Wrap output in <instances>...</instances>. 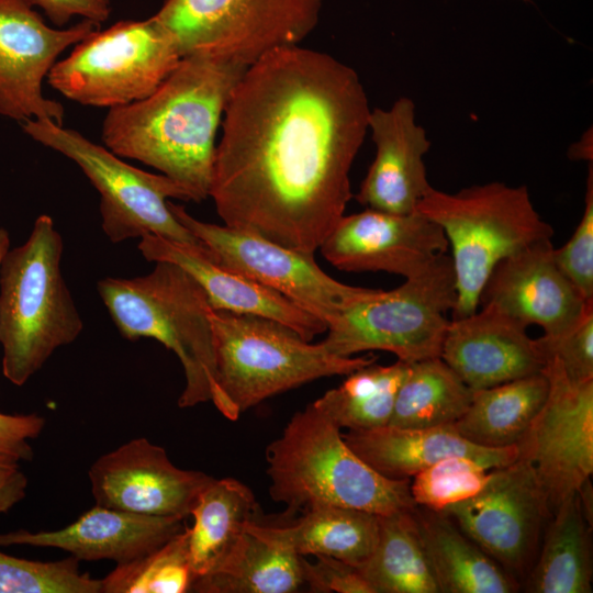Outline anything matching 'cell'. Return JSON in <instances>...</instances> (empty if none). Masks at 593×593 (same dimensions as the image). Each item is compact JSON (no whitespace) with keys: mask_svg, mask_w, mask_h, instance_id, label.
Instances as JSON below:
<instances>
[{"mask_svg":"<svg viewBox=\"0 0 593 593\" xmlns=\"http://www.w3.org/2000/svg\"><path fill=\"white\" fill-rule=\"evenodd\" d=\"M370 104L329 54L277 48L249 65L226 104L210 197L224 225L306 254L350 201Z\"/></svg>","mask_w":593,"mask_h":593,"instance_id":"obj_1","label":"cell"},{"mask_svg":"<svg viewBox=\"0 0 593 593\" xmlns=\"http://www.w3.org/2000/svg\"><path fill=\"white\" fill-rule=\"evenodd\" d=\"M247 67L205 55L181 57L149 96L109 110L101 131L105 147L157 169L183 187L191 201L205 200L216 132Z\"/></svg>","mask_w":593,"mask_h":593,"instance_id":"obj_2","label":"cell"},{"mask_svg":"<svg viewBox=\"0 0 593 593\" xmlns=\"http://www.w3.org/2000/svg\"><path fill=\"white\" fill-rule=\"evenodd\" d=\"M266 461L269 495L288 513L334 505L388 515L417 506L411 480L389 479L372 469L312 403L295 412L268 445Z\"/></svg>","mask_w":593,"mask_h":593,"instance_id":"obj_3","label":"cell"},{"mask_svg":"<svg viewBox=\"0 0 593 593\" xmlns=\"http://www.w3.org/2000/svg\"><path fill=\"white\" fill-rule=\"evenodd\" d=\"M64 243L53 219L37 216L26 242L0 264L2 373L22 387L83 322L61 272Z\"/></svg>","mask_w":593,"mask_h":593,"instance_id":"obj_4","label":"cell"},{"mask_svg":"<svg viewBox=\"0 0 593 593\" xmlns=\"http://www.w3.org/2000/svg\"><path fill=\"white\" fill-rule=\"evenodd\" d=\"M216 394L213 404L236 421L264 400L321 378L347 376L377 357H342L266 317L212 310Z\"/></svg>","mask_w":593,"mask_h":593,"instance_id":"obj_5","label":"cell"},{"mask_svg":"<svg viewBox=\"0 0 593 593\" xmlns=\"http://www.w3.org/2000/svg\"><path fill=\"white\" fill-rule=\"evenodd\" d=\"M155 264L145 276L99 280V295L124 338H153L179 358L186 377L179 407L213 402L215 357L208 296L180 266Z\"/></svg>","mask_w":593,"mask_h":593,"instance_id":"obj_6","label":"cell"},{"mask_svg":"<svg viewBox=\"0 0 593 593\" xmlns=\"http://www.w3.org/2000/svg\"><path fill=\"white\" fill-rule=\"evenodd\" d=\"M416 211L441 227L456 277L452 318L478 311L494 267L527 245L553 236L525 186L491 181L448 193L435 188Z\"/></svg>","mask_w":593,"mask_h":593,"instance_id":"obj_7","label":"cell"},{"mask_svg":"<svg viewBox=\"0 0 593 593\" xmlns=\"http://www.w3.org/2000/svg\"><path fill=\"white\" fill-rule=\"evenodd\" d=\"M456 301L452 261L441 254L395 289L379 290L344 310L321 344L342 357L370 350L392 353L407 363L440 357L447 313Z\"/></svg>","mask_w":593,"mask_h":593,"instance_id":"obj_8","label":"cell"},{"mask_svg":"<svg viewBox=\"0 0 593 593\" xmlns=\"http://www.w3.org/2000/svg\"><path fill=\"white\" fill-rule=\"evenodd\" d=\"M25 134L76 163L100 194L101 227L112 243L152 234L169 239L214 261L209 248L171 213L170 198L191 201L188 191L169 177L124 163L109 148L53 121L21 122Z\"/></svg>","mask_w":593,"mask_h":593,"instance_id":"obj_9","label":"cell"},{"mask_svg":"<svg viewBox=\"0 0 593 593\" xmlns=\"http://www.w3.org/2000/svg\"><path fill=\"white\" fill-rule=\"evenodd\" d=\"M180 59L174 38L152 15L93 32L56 61L46 79L75 102L112 109L149 96Z\"/></svg>","mask_w":593,"mask_h":593,"instance_id":"obj_10","label":"cell"},{"mask_svg":"<svg viewBox=\"0 0 593 593\" xmlns=\"http://www.w3.org/2000/svg\"><path fill=\"white\" fill-rule=\"evenodd\" d=\"M324 0H164L155 19L181 57L205 55L249 66L300 45L316 27Z\"/></svg>","mask_w":593,"mask_h":593,"instance_id":"obj_11","label":"cell"},{"mask_svg":"<svg viewBox=\"0 0 593 593\" xmlns=\"http://www.w3.org/2000/svg\"><path fill=\"white\" fill-rule=\"evenodd\" d=\"M168 206L178 222L209 248L217 265L281 293L320 317L327 327L344 310L380 290L335 280L321 269L313 254L197 220L171 201Z\"/></svg>","mask_w":593,"mask_h":593,"instance_id":"obj_12","label":"cell"},{"mask_svg":"<svg viewBox=\"0 0 593 593\" xmlns=\"http://www.w3.org/2000/svg\"><path fill=\"white\" fill-rule=\"evenodd\" d=\"M542 372L549 381L547 398L515 446L552 515L593 473V379L571 380L555 358Z\"/></svg>","mask_w":593,"mask_h":593,"instance_id":"obj_13","label":"cell"},{"mask_svg":"<svg viewBox=\"0 0 593 593\" xmlns=\"http://www.w3.org/2000/svg\"><path fill=\"white\" fill-rule=\"evenodd\" d=\"M441 512L516 581L530 570L552 516L532 467L519 458L491 469L478 494Z\"/></svg>","mask_w":593,"mask_h":593,"instance_id":"obj_14","label":"cell"},{"mask_svg":"<svg viewBox=\"0 0 593 593\" xmlns=\"http://www.w3.org/2000/svg\"><path fill=\"white\" fill-rule=\"evenodd\" d=\"M98 30L90 20L54 29L25 0H0V115L63 125L64 107L43 94V81L63 52Z\"/></svg>","mask_w":593,"mask_h":593,"instance_id":"obj_15","label":"cell"},{"mask_svg":"<svg viewBox=\"0 0 593 593\" xmlns=\"http://www.w3.org/2000/svg\"><path fill=\"white\" fill-rule=\"evenodd\" d=\"M97 505L150 516L190 515L209 474L175 466L166 450L134 438L100 456L90 467Z\"/></svg>","mask_w":593,"mask_h":593,"instance_id":"obj_16","label":"cell"},{"mask_svg":"<svg viewBox=\"0 0 593 593\" xmlns=\"http://www.w3.org/2000/svg\"><path fill=\"white\" fill-rule=\"evenodd\" d=\"M448 248L441 227L417 211L396 214L366 208L344 215L318 249L343 271L409 278Z\"/></svg>","mask_w":593,"mask_h":593,"instance_id":"obj_17","label":"cell"},{"mask_svg":"<svg viewBox=\"0 0 593 593\" xmlns=\"http://www.w3.org/2000/svg\"><path fill=\"white\" fill-rule=\"evenodd\" d=\"M551 238L534 242L501 260L480 295L526 326L538 325L545 335L559 334L593 305L583 299L553 258Z\"/></svg>","mask_w":593,"mask_h":593,"instance_id":"obj_18","label":"cell"},{"mask_svg":"<svg viewBox=\"0 0 593 593\" xmlns=\"http://www.w3.org/2000/svg\"><path fill=\"white\" fill-rule=\"evenodd\" d=\"M368 131L376 155L356 200L365 208L389 213L416 211L433 187L424 163L430 141L416 122L414 101L401 97L388 109H371Z\"/></svg>","mask_w":593,"mask_h":593,"instance_id":"obj_19","label":"cell"},{"mask_svg":"<svg viewBox=\"0 0 593 593\" xmlns=\"http://www.w3.org/2000/svg\"><path fill=\"white\" fill-rule=\"evenodd\" d=\"M522 322L492 304L449 321L440 358L471 389L541 372L546 362Z\"/></svg>","mask_w":593,"mask_h":593,"instance_id":"obj_20","label":"cell"},{"mask_svg":"<svg viewBox=\"0 0 593 593\" xmlns=\"http://www.w3.org/2000/svg\"><path fill=\"white\" fill-rule=\"evenodd\" d=\"M184 518L150 516L94 505L74 523L56 529H18L0 534V546L61 549L85 561L131 562L155 550L184 529Z\"/></svg>","mask_w":593,"mask_h":593,"instance_id":"obj_21","label":"cell"},{"mask_svg":"<svg viewBox=\"0 0 593 593\" xmlns=\"http://www.w3.org/2000/svg\"><path fill=\"white\" fill-rule=\"evenodd\" d=\"M138 249L148 261L172 262L189 272L203 288L212 310L273 320L307 342L327 331L324 321L281 293L169 239L148 234L141 237Z\"/></svg>","mask_w":593,"mask_h":593,"instance_id":"obj_22","label":"cell"},{"mask_svg":"<svg viewBox=\"0 0 593 593\" xmlns=\"http://www.w3.org/2000/svg\"><path fill=\"white\" fill-rule=\"evenodd\" d=\"M346 444L367 465L393 480H411L435 462L450 457L472 458L489 470L516 460V446L483 447L468 441L454 425L400 428L391 425L342 433Z\"/></svg>","mask_w":593,"mask_h":593,"instance_id":"obj_23","label":"cell"},{"mask_svg":"<svg viewBox=\"0 0 593 593\" xmlns=\"http://www.w3.org/2000/svg\"><path fill=\"white\" fill-rule=\"evenodd\" d=\"M246 529L298 556H327L359 568L372 555L379 515L334 505L311 507L287 526H265L255 519Z\"/></svg>","mask_w":593,"mask_h":593,"instance_id":"obj_24","label":"cell"},{"mask_svg":"<svg viewBox=\"0 0 593 593\" xmlns=\"http://www.w3.org/2000/svg\"><path fill=\"white\" fill-rule=\"evenodd\" d=\"M422 545L440 593H513L517 581L444 512L416 506Z\"/></svg>","mask_w":593,"mask_h":593,"instance_id":"obj_25","label":"cell"},{"mask_svg":"<svg viewBox=\"0 0 593 593\" xmlns=\"http://www.w3.org/2000/svg\"><path fill=\"white\" fill-rule=\"evenodd\" d=\"M526 575L530 593H591V529L578 491L552 514Z\"/></svg>","mask_w":593,"mask_h":593,"instance_id":"obj_26","label":"cell"},{"mask_svg":"<svg viewBox=\"0 0 593 593\" xmlns=\"http://www.w3.org/2000/svg\"><path fill=\"white\" fill-rule=\"evenodd\" d=\"M253 491L234 478L212 479L199 494L190 515L189 559L194 580L215 570L255 519Z\"/></svg>","mask_w":593,"mask_h":593,"instance_id":"obj_27","label":"cell"},{"mask_svg":"<svg viewBox=\"0 0 593 593\" xmlns=\"http://www.w3.org/2000/svg\"><path fill=\"white\" fill-rule=\"evenodd\" d=\"M548 390L549 381L542 371L472 390L470 404L454 427L479 446H515L541 409Z\"/></svg>","mask_w":593,"mask_h":593,"instance_id":"obj_28","label":"cell"},{"mask_svg":"<svg viewBox=\"0 0 593 593\" xmlns=\"http://www.w3.org/2000/svg\"><path fill=\"white\" fill-rule=\"evenodd\" d=\"M301 558L246 529L215 570L193 581L191 592H296L304 584Z\"/></svg>","mask_w":593,"mask_h":593,"instance_id":"obj_29","label":"cell"},{"mask_svg":"<svg viewBox=\"0 0 593 593\" xmlns=\"http://www.w3.org/2000/svg\"><path fill=\"white\" fill-rule=\"evenodd\" d=\"M372 593H440L428 564L414 510L379 515V536L358 568Z\"/></svg>","mask_w":593,"mask_h":593,"instance_id":"obj_30","label":"cell"},{"mask_svg":"<svg viewBox=\"0 0 593 593\" xmlns=\"http://www.w3.org/2000/svg\"><path fill=\"white\" fill-rule=\"evenodd\" d=\"M472 390L440 358L409 363L389 425L429 428L454 425L467 411Z\"/></svg>","mask_w":593,"mask_h":593,"instance_id":"obj_31","label":"cell"},{"mask_svg":"<svg viewBox=\"0 0 593 593\" xmlns=\"http://www.w3.org/2000/svg\"><path fill=\"white\" fill-rule=\"evenodd\" d=\"M407 370L409 363L401 360L389 366L372 362L347 374L338 387L326 391L312 405L340 429L387 426Z\"/></svg>","mask_w":593,"mask_h":593,"instance_id":"obj_32","label":"cell"},{"mask_svg":"<svg viewBox=\"0 0 593 593\" xmlns=\"http://www.w3.org/2000/svg\"><path fill=\"white\" fill-rule=\"evenodd\" d=\"M101 581V593L191 592L194 575L189 559L188 530L155 550L116 567Z\"/></svg>","mask_w":593,"mask_h":593,"instance_id":"obj_33","label":"cell"},{"mask_svg":"<svg viewBox=\"0 0 593 593\" xmlns=\"http://www.w3.org/2000/svg\"><path fill=\"white\" fill-rule=\"evenodd\" d=\"M0 593H101V581L80 571L71 556L34 561L0 551Z\"/></svg>","mask_w":593,"mask_h":593,"instance_id":"obj_34","label":"cell"},{"mask_svg":"<svg viewBox=\"0 0 593 593\" xmlns=\"http://www.w3.org/2000/svg\"><path fill=\"white\" fill-rule=\"evenodd\" d=\"M489 469L465 456H450L414 475L410 491L417 506L441 512L478 494L486 484Z\"/></svg>","mask_w":593,"mask_h":593,"instance_id":"obj_35","label":"cell"},{"mask_svg":"<svg viewBox=\"0 0 593 593\" xmlns=\"http://www.w3.org/2000/svg\"><path fill=\"white\" fill-rule=\"evenodd\" d=\"M584 211L569 240L553 248V258L583 299L593 302V167L590 163Z\"/></svg>","mask_w":593,"mask_h":593,"instance_id":"obj_36","label":"cell"},{"mask_svg":"<svg viewBox=\"0 0 593 593\" xmlns=\"http://www.w3.org/2000/svg\"><path fill=\"white\" fill-rule=\"evenodd\" d=\"M535 339L545 362L557 359L573 381L593 379V305L568 329Z\"/></svg>","mask_w":593,"mask_h":593,"instance_id":"obj_37","label":"cell"},{"mask_svg":"<svg viewBox=\"0 0 593 593\" xmlns=\"http://www.w3.org/2000/svg\"><path fill=\"white\" fill-rule=\"evenodd\" d=\"M301 558L303 581L312 592L372 593L357 567L327 556Z\"/></svg>","mask_w":593,"mask_h":593,"instance_id":"obj_38","label":"cell"},{"mask_svg":"<svg viewBox=\"0 0 593 593\" xmlns=\"http://www.w3.org/2000/svg\"><path fill=\"white\" fill-rule=\"evenodd\" d=\"M45 427V418L37 413L8 414L0 412V457L30 461L34 451L31 440Z\"/></svg>","mask_w":593,"mask_h":593,"instance_id":"obj_39","label":"cell"},{"mask_svg":"<svg viewBox=\"0 0 593 593\" xmlns=\"http://www.w3.org/2000/svg\"><path fill=\"white\" fill-rule=\"evenodd\" d=\"M32 7L41 8L56 25L63 26L74 16H81L96 23L110 15V3L102 0H25Z\"/></svg>","mask_w":593,"mask_h":593,"instance_id":"obj_40","label":"cell"},{"mask_svg":"<svg viewBox=\"0 0 593 593\" xmlns=\"http://www.w3.org/2000/svg\"><path fill=\"white\" fill-rule=\"evenodd\" d=\"M27 478L20 462L0 457V514L21 502L26 494Z\"/></svg>","mask_w":593,"mask_h":593,"instance_id":"obj_41","label":"cell"},{"mask_svg":"<svg viewBox=\"0 0 593 593\" xmlns=\"http://www.w3.org/2000/svg\"><path fill=\"white\" fill-rule=\"evenodd\" d=\"M569 156L572 159L592 161V130L590 128L581 139L570 147Z\"/></svg>","mask_w":593,"mask_h":593,"instance_id":"obj_42","label":"cell"},{"mask_svg":"<svg viewBox=\"0 0 593 593\" xmlns=\"http://www.w3.org/2000/svg\"><path fill=\"white\" fill-rule=\"evenodd\" d=\"M9 248H10L9 233L5 228L0 227V264Z\"/></svg>","mask_w":593,"mask_h":593,"instance_id":"obj_43","label":"cell"},{"mask_svg":"<svg viewBox=\"0 0 593 593\" xmlns=\"http://www.w3.org/2000/svg\"><path fill=\"white\" fill-rule=\"evenodd\" d=\"M102 1H104V2H107V3H110L111 0H102Z\"/></svg>","mask_w":593,"mask_h":593,"instance_id":"obj_44","label":"cell"},{"mask_svg":"<svg viewBox=\"0 0 593 593\" xmlns=\"http://www.w3.org/2000/svg\"><path fill=\"white\" fill-rule=\"evenodd\" d=\"M524 1H527V0H524Z\"/></svg>","mask_w":593,"mask_h":593,"instance_id":"obj_45","label":"cell"}]
</instances>
